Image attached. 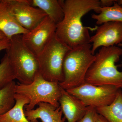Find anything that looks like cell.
<instances>
[{"instance_id":"6da1fadb","label":"cell","mask_w":122,"mask_h":122,"mask_svg":"<svg viewBox=\"0 0 122 122\" xmlns=\"http://www.w3.org/2000/svg\"><path fill=\"white\" fill-rule=\"evenodd\" d=\"M61 2L64 16L56 25V37L71 49L90 44L88 29L83 26L82 19L92 10L99 13L100 0H65Z\"/></svg>"},{"instance_id":"7a4b0ae2","label":"cell","mask_w":122,"mask_h":122,"mask_svg":"<svg viewBox=\"0 0 122 122\" xmlns=\"http://www.w3.org/2000/svg\"><path fill=\"white\" fill-rule=\"evenodd\" d=\"M122 49L116 46L102 47L86 75L85 82L96 86L111 85L122 89V71L116 63L122 56Z\"/></svg>"},{"instance_id":"3957f363","label":"cell","mask_w":122,"mask_h":122,"mask_svg":"<svg viewBox=\"0 0 122 122\" xmlns=\"http://www.w3.org/2000/svg\"><path fill=\"white\" fill-rule=\"evenodd\" d=\"M95 59L90 44L70 50L63 61L64 79L59 83L61 87L66 90L84 83L87 71Z\"/></svg>"},{"instance_id":"277c9868","label":"cell","mask_w":122,"mask_h":122,"mask_svg":"<svg viewBox=\"0 0 122 122\" xmlns=\"http://www.w3.org/2000/svg\"><path fill=\"white\" fill-rule=\"evenodd\" d=\"M10 39L6 53L16 79L21 84H30L39 73L37 56L24 43L22 35H15Z\"/></svg>"},{"instance_id":"5b68a950","label":"cell","mask_w":122,"mask_h":122,"mask_svg":"<svg viewBox=\"0 0 122 122\" xmlns=\"http://www.w3.org/2000/svg\"><path fill=\"white\" fill-rule=\"evenodd\" d=\"M63 89L59 82L47 81L39 73L30 84H16L15 92L28 98L29 103L24 107L26 110H30L41 102L48 103L59 107V99Z\"/></svg>"},{"instance_id":"8992f818","label":"cell","mask_w":122,"mask_h":122,"mask_svg":"<svg viewBox=\"0 0 122 122\" xmlns=\"http://www.w3.org/2000/svg\"><path fill=\"white\" fill-rule=\"evenodd\" d=\"M71 48L57 39L55 34L37 56L39 73L46 80L61 83L64 79L63 66Z\"/></svg>"},{"instance_id":"52a82bcc","label":"cell","mask_w":122,"mask_h":122,"mask_svg":"<svg viewBox=\"0 0 122 122\" xmlns=\"http://www.w3.org/2000/svg\"><path fill=\"white\" fill-rule=\"evenodd\" d=\"M120 89L114 86H96L85 82L77 87L66 91L81 100L86 106L96 109L110 105Z\"/></svg>"},{"instance_id":"ba28073f","label":"cell","mask_w":122,"mask_h":122,"mask_svg":"<svg viewBox=\"0 0 122 122\" xmlns=\"http://www.w3.org/2000/svg\"><path fill=\"white\" fill-rule=\"evenodd\" d=\"M56 25L48 16L37 26L22 35L26 46L37 56L55 34Z\"/></svg>"},{"instance_id":"9c48e42d","label":"cell","mask_w":122,"mask_h":122,"mask_svg":"<svg viewBox=\"0 0 122 122\" xmlns=\"http://www.w3.org/2000/svg\"><path fill=\"white\" fill-rule=\"evenodd\" d=\"M9 6L15 20L28 31L32 30L47 16L41 10L26 3L24 0H8Z\"/></svg>"},{"instance_id":"30bf717a","label":"cell","mask_w":122,"mask_h":122,"mask_svg":"<svg viewBox=\"0 0 122 122\" xmlns=\"http://www.w3.org/2000/svg\"><path fill=\"white\" fill-rule=\"evenodd\" d=\"M96 32L91 37L90 43H92V51L95 53L100 47H108L122 44V22H109L100 25Z\"/></svg>"},{"instance_id":"8fae6325","label":"cell","mask_w":122,"mask_h":122,"mask_svg":"<svg viewBox=\"0 0 122 122\" xmlns=\"http://www.w3.org/2000/svg\"><path fill=\"white\" fill-rule=\"evenodd\" d=\"M59 102L62 113L68 122H77L84 116L87 107L66 90L63 89Z\"/></svg>"},{"instance_id":"7c38bea8","label":"cell","mask_w":122,"mask_h":122,"mask_svg":"<svg viewBox=\"0 0 122 122\" xmlns=\"http://www.w3.org/2000/svg\"><path fill=\"white\" fill-rule=\"evenodd\" d=\"M35 110L25 111L26 118L30 122H38L40 119L42 122H65L66 118L62 117L61 107H56L48 103L41 102Z\"/></svg>"},{"instance_id":"4fadbf2b","label":"cell","mask_w":122,"mask_h":122,"mask_svg":"<svg viewBox=\"0 0 122 122\" xmlns=\"http://www.w3.org/2000/svg\"><path fill=\"white\" fill-rule=\"evenodd\" d=\"M0 30L10 39L13 36L28 32L18 24L12 14L8 0H0Z\"/></svg>"},{"instance_id":"5bb4252c","label":"cell","mask_w":122,"mask_h":122,"mask_svg":"<svg viewBox=\"0 0 122 122\" xmlns=\"http://www.w3.org/2000/svg\"><path fill=\"white\" fill-rule=\"evenodd\" d=\"M33 7L41 10L56 25L63 20L64 14L61 0H24Z\"/></svg>"},{"instance_id":"9a60e30c","label":"cell","mask_w":122,"mask_h":122,"mask_svg":"<svg viewBox=\"0 0 122 122\" xmlns=\"http://www.w3.org/2000/svg\"><path fill=\"white\" fill-rule=\"evenodd\" d=\"M15 103L8 112L0 116V122H30L25 115L24 108L29 103V100L26 96L16 93Z\"/></svg>"},{"instance_id":"2e32d148","label":"cell","mask_w":122,"mask_h":122,"mask_svg":"<svg viewBox=\"0 0 122 122\" xmlns=\"http://www.w3.org/2000/svg\"><path fill=\"white\" fill-rule=\"evenodd\" d=\"M97 113L109 122H122V92L120 89L110 105L96 108Z\"/></svg>"},{"instance_id":"e0dca14e","label":"cell","mask_w":122,"mask_h":122,"mask_svg":"<svg viewBox=\"0 0 122 122\" xmlns=\"http://www.w3.org/2000/svg\"><path fill=\"white\" fill-rule=\"evenodd\" d=\"M92 18L96 21V24L101 25L106 22H122V7L118 4L115 0L113 5L110 7H101L99 13L93 14Z\"/></svg>"},{"instance_id":"ac0fdd59","label":"cell","mask_w":122,"mask_h":122,"mask_svg":"<svg viewBox=\"0 0 122 122\" xmlns=\"http://www.w3.org/2000/svg\"><path fill=\"white\" fill-rule=\"evenodd\" d=\"M16 85L13 81L0 89V116L7 113L15 105Z\"/></svg>"},{"instance_id":"d6986e66","label":"cell","mask_w":122,"mask_h":122,"mask_svg":"<svg viewBox=\"0 0 122 122\" xmlns=\"http://www.w3.org/2000/svg\"><path fill=\"white\" fill-rule=\"evenodd\" d=\"M15 79V74L6 53L0 63V89Z\"/></svg>"},{"instance_id":"ffe728a7","label":"cell","mask_w":122,"mask_h":122,"mask_svg":"<svg viewBox=\"0 0 122 122\" xmlns=\"http://www.w3.org/2000/svg\"><path fill=\"white\" fill-rule=\"evenodd\" d=\"M97 112L96 108L87 107V111L84 116L77 122H95V117Z\"/></svg>"},{"instance_id":"44dd1931","label":"cell","mask_w":122,"mask_h":122,"mask_svg":"<svg viewBox=\"0 0 122 122\" xmlns=\"http://www.w3.org/2000/svg\"><path fill=\"white\" fill-rule=\"evenodd\" d=\"M10 42V39L7 38L0 40V51L7 50L9 46Z\"/></svg>"},{"instance_id":"7402d4cb","label":"cell","mask_w":122,"mask_h":122,"mask_svg":"<svg viewBox=\"0 0 122 122\" xmlns=\"http://www.w3.org/2000/svg\"><path fill=\"white\" fill-rule=\"evenodd\" d=\"M115 0H100V7H110L113 5Z\"/></svg>"},{"instance_id":"603a6c76","label":"cell","mask_w":122,"mask_h":122,"mask_svg":"<svg viewBox=\"0 0 122 122\" xmlns=\"http://www.w3.org/2000/svg\"><path fill=\"white\" fill-rule=\"evenodd\" d=\"M95 122H109L102 115L96 113L95 117Z\"/></svg>"},{"instance_id":"cb8c5ba5","label":"cell","mask_w":122,"mask_h":122,"mask_svg":"<svg viewBox=\"0 0 122 122\" xmlns=\"http://www.w3.org/2000/svg\"><path fill=\"white\" fill-rule=\"evenodd\" d=\"M7 38L4 34L0 30V40L4 39Z\"/></svg>"},{"instance_id":"d4e9b609","label":"cell","mask_w":122,"mask_h":122,"mask_svg":"<svg viewBox=\"0 0 122 122\" xmlns=\"http://www.w3.org/2000/svg\"><path fill=\"white\" fill-rule=\"evenodd\" d=\"M115 1L118 5L122 7V0H115Z\"/></svg>"},{"instance_id":"484cf974","label":"cell","mask_w":122,"mask_h":122,"mask_svg":"<svg viewBox=\"0 0 122 122\" xmlns=\"http://www.w3.org/2000/svg\"><path fill=\"white\" fill-rule=\"evenodd\" d=\"M119 46H122V45H120Z\"/></svg>"}]
</instances>
